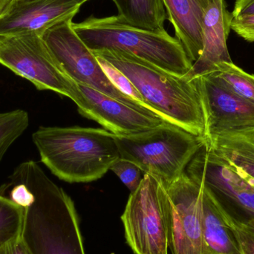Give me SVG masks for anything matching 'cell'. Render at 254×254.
I'll use <instances>...</instances> for the list:
<instances>
[{"label":"cell","mask_w":254,"mask_h":254,"mask_svg":"<svg viewBox=\"0 0 254 254\" xmlns=\"http://www.w3.org/2000/svg\"><path fill=\"white\" fill-rule=\"evenodd\" d=\"M12 174L32 194L24 207L22 240L31 254H86L77 211L69 195L33 161Z\"/></svg>","instance_id":"cell-1"},{"label":"cell","mask_w":254,"mask_h":254,"mask_svg":"<svg viewBox=\"0 0 254 254\" xmlns=\"http://www.w3.org/2000/svg\"><path fill=\"white\" fill-rule=\"evenodd\" d=\"M92 52L122 71L152 111L167 122L205 137V116L195 80L167 72L123 51Z\"/></svg>","instance_id":"cell-2"},{"label":"cell","mask_w":254,"mask_h":254,"mask_svg":"<svg viewBox=\"0 0 254 254\" xmlns=\"http://www.w3.org/2000/svg\"><path fill=\"white\" fill-rule=\"evenodd\" d=\"M32 139L42 162L68 183L98 180L121 158L115 134L105 128L41 127Z\"/></svg>","instance_id":"cell-3"},{"label":"cell","mask_w":254,"mask_h":254,"mask_svg":"<svg viewBox=\"0 0 254 254\" xmlns=\"http://www.w3.org/2000/svg\"><path fill=\"white\" fill-rule=\"evenodd\" d=\"M74 32L92 52L114 49L141 58L176 75H186L192 66L185 48L165 29L150 31L122 22L118 16L92 15L71 22Z\"/></svg>","instance_id":"cell-4"},{"label":"cell","mask_w":254,"mask_h":254,"mask_svg":"<svg viewBox=\"0 0 254 254\" xmlns=\"http://www.w3.org/2000/svg\"><path fill=\"white\" fill-rule=\"evenodd\" d=\"M115 137L121 158L135 164L143 173L158 178L164 186L185 173L205 142L168 122L139 134Z\"/></svg>","instance_id":"cell-5"},{"label":"cell","mask_w":254,"mask_h":254,"mask_svg":"<svg viewBox=\"0 0 254 254\" xmlns=\"http://www.w3.org/2000/svg\"><path fill=\"white\" fill-rule=\"evenodd\" d=\"M185 173L228 214L254 219V185L249 174L219 155L207 142L191 160Z\"/></svg>","instance_id":"cell-6"},{"label":"cell","mask_w":254,"mask_h":254,"mask_svg":"<svg viewBox=\"0 0 254 254\" xmlns=\"http://www.w3.org/2000/svg\"><path fill=\"white\" fill-rule=\"evenodd\" d=\"M165 190L158 178L144 173L138 188L130 194L122 221L127 245L135 254H168Z\"/></svg>","instance_id":"cell-7"},{"label":"cell","mask_w":254,"mask_h":254,"mask_svg":"<svg viewBox=\"0 0 254 254\" xmlns=\"http://www.w3.org/2000/svg\"><path fill=\"white\" fill-rule=\"evenodd\" d=\"M72 20L60 22L42 36L65 74L76 83L93 88L136 110L158 116L125 95L112 83L96 57L74 32Z\"/></svg>","instance_id":"cell-8"},{"label":"cell","mask_w":254,"mask_h":254,"mask_svg":"<svg viewBox=\"0 0 254 254\" xmlns=\"http://www.w3.org/2000/svg\"><path fill=\"white\" fill-rule=\"evenodd\" d=\"M0 64L29 80L38 90H51L72 99L76 83L63 71L41 35L0 37Z\"/></svg>","instance_id":"cell-9"},{"label":"cell","mask_w":254,"mask_h":254,"mask_svg":"<svg viewBox=\"0 0 254 254\" xmlns=\"http://www.w3.org/2000/svg\"><path fill=\"white\" fill-rule=\"evenodd\" d=\"M165 187L164 214L172 254H205L201 185L186 173Z\"/></svg>","instance_id":"cell-10"},{"label":"cell","mask_w":254,"mask_h":254,"mask_svg":"<svg viewBox=\"0 0 254 254\" xmlns=\"http://www.w3.org/2000/svg\"><path fill=\"white\" fill-rule=\"evenodd\" d=\"M205 116V140L254 134V104L227 87L212 73L193 79Z\"/></svg>","instance_id":"cell-11"},{"label":"cell","mask_w":254,"mask_h":254,"mask_svg":"<svg viewBox=\"0 0 254 254\" xmlns=\"http://www.w3.org/2000/svg\"><path fill=\"white\" fill-rule=\"evenodd\" d=\"M80 114L95 121L115 135L139 134L159 126L167 121L161 116L129 107L102 92L76 83L72 97Z\"/></svg>","instance_id":"cell-12"},{"label":"cell","mask_w":254,"mask_h":254,"mask_svg":"<svg viewBox=\"0 0 254 254\" xmlns=\"http://www.w3.org/2000/svg\"><path fill=\"white\" fill-rule=\"evenodd\" d=\"M83 4L80 0H17L0 17V37L27 34L43 36L54 25L74 19Z\"/></svg>","instance_id":"cell-13"},{"label":"cell","mask_w":254,"mask_h":254,"mask_svg":"<svg viewBox=\"0 0 254 254\" xmlns=\"http://www.w3.org/2000/svg\"><path fill=\"white\" fill-rule=\"evenodd\" d=\"M232 19L225 0H209L203 16L202 52L185 77L193 80L213 72L219 64L233 63L227 46Z\"/></svg>","instance_id":"cell-14"},{"label":"cell","mask_w":254,"mask_h":254,"mask_svg":"<svg viewBox=\"0 0 254 254\" xmlns=\"http://www.w3.org/2000/svg\"><path fill=\"white\" fill-rule=\"evenodd\" d=\"M209 0H163L167 19L176 38L185 48L191 62L199 58L203 49L202 22Z\"/></svg>","instance_id":"cell-15"},{"label":"cell","mask_w":254,"mask_h":254,"mask_svg":"<svg viewBox=\"0 0 254 254\" xmlns=\"http://www.w3.org/2000/svg\"><path fill=\"white\" fill-rule=\"evenodd\" d=\"M203 239L205 254H241L213 197L202 188Z\"/></svg>","instance_id":"cell-16"},{"label":"cell","mask_w":254,"mask_h":254,"mask_svg":"<svg viewBox=\"0 0 254 254\" xmlns=\"http://www.w3.org/2000/svg\"><path fill=\"white\" fill-rule=\"evenodd\" d=\"M118 9V17L135 28L150 31L164 30L167 19L163 0H112Z\"/></svg>","instance_id":"cell-17"},{"label":"cell","mask_w":254,"mask_h":254,"mask_svg":"<svg viewBox=\"0 0 254 254\" xmlns=\"http://www.w3.org/2000/svg\"><path fill=\"white\" fill-rule=\"evenodd\" d=\"M205 141L219 155L248 173L254 185V140L250 136H223Z\"/></svg>","instance_id":"cell-18"},{"label":"cell","mask_w":254,"mask_h":254,"mask_svg":"<svg viewBox=\"0 0 254 254\" xmlns=\"http://www.w3.org/2000/svg\"><path fill=\"white\" fill-rule=\"evenodd\" d=\"M232 92L254 104V75L233 63H222L211 72Z\"/></svg>","instance_id":"cell-19"},{"label":"cell","mask_w":254,"mask_h":254,"mask_svg":"<svg viewBox=\"0 0 254 254\" xmlns=\"http://www.w3.org/2000/svg\"><path fill=\"white\" fill-rule=\"evenodd\" d=\"M29 125V116L22 110L0 113V162L13 142Z\"/></svg>","instance_id":"cell-20"},{"label":"cell","mask_w":254,"mask_h":254,"mask_svg":"<svg viewBox=\"0 0 254 254\" xmlns=\"http://www.w3.org/2000/svg\"><path fill=\"white\" fill-rule=\"evenodd\" d=\"M23 207L0 192V246L22 232Z\"/></svg>","instance_id":"cell-21"},{"label":"cell","mask_w":254,"mask_h":254,"mask_svg":"<svg viewBox=\"0 0 254 254\" xmlns=\"http://www.w3.org/2000/svg\"><path fill=\"white\" fill-rule=\"evenodd\" d=\"M219 209L225 223L237 240L240 254H254V219L234 217L220 207Z\"/></svg>","instance_id":"cell-22"},{"label":"cell","mask_w":254,"mask_h":254,"mask_svg":"<svg viewBox=\"0 0 254 254\" xmlns=\"http://www.w3.org/2000/svg\"><path fill=\"white\" fill-rule=\"evenodd\" d=\"M96 58L98 59V62H99L100 65L102 67L104 72L107 74L108 78L110 79V81L119 90L123 92L125 95L129 97L131 99L134 100L137 102L146 106L148 109L152 111L146 105V103L143 101V98H142L141 95H140L138 91L136 89V88L133 86L132 83L130 82V80L127 78L126 76L122 71H119L116 67L113 66V65H111L110 63L107 62L105 60L102 59L101 58H98V57H96Z\"/></svg>","instance_id":"cell-23"},{"label":"cell","mask_w":254,"mask_h":254,"mask_svg":"<svg viewBox=\"0 0 254 254\" xmlns=\"http://www.w3.org/2000/svg\"><path fill=\"white\" fill-rule=\"evenodd\" d=\"M110 170L119 176L131 192H134L141 183L143 171L135 164L128 160L119 158L113 163Z\"/></svg>","instance_id":"cell-24"},{"label":"cell","mask_w":254,"mask_h":254,"mask_svg":"<svg viewBox=\"0 0 254 254\" xmlns=\"http://www.w3.org/2000/svg\"><path fill=\"white\" fill-rule=\"evenodd\" d=\"M231 30L249 42H254V14L233 17Z\"/></svg>","instance_id":"cell-25"},{"label":"cell","mask_w":254,"mask_h":254,"mask_svg":"<svg viewBox=\"0 0 254 254\" xmlns=\"http://www.w3.org/2000/svg\"><path fill=\"white\" fill-rule=\"evenodd\" d=\"M0 254H31L27 249L21 233L5 244L0 246Z\"/></svg>","instance_id":"cell-26"},{"label":"cell","mask_w":254,"mask_h":254,"mask_svg":"<svg viewBox=\"0 0 254 254\" xmlns=\"http://www.w3.org/2000/svg\"><path fill=\"white\" fill-rule=\"evenodd\" d=\"M254 14V0H236L233 17Z\"/></svg>","instance_id":"cell-27"},{"label":"cell","mask_w":254,"mask_h":254,"mask_svg":"<svg viewBox=\"0 0 254 254\" xmlns=\"http://www.w3.org/2000/svg\"><path fill=\"white\" fill-rule=\"evenodd\" d=\"M17 0H0V17L5 14Z\"/></svg>","instance_id":"cell-28"},{"label":"cell","mask_w":254,"mask_h":254,"mask_svg":"<svg viewBox=\"0 0 254 254\" xmlns=\"http://www.w3.org/2000/svg\"><path fill=\"white\" fill-rule=\"evenodd\" d=\"M19 1H26V0H19ZM80 1H83V3L86 2V1H89V0H80Z\"/></svg>","instance_id":"cell-29"},{"label":"cell","mask_w":254,"mask_h":254,"mask_svg":"<svg viewBox=\"0 0 254 254\" xmlns=\"http://www.w3.org/2000/svg\"><path fill=\"white\" fill-rule=\"evenodd\" d=\"M250 137L254 140V134H252V135H250Z\"/></svg>","instance_id":"cell-30"}]
</instances>
